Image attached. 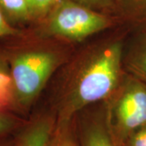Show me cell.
I'll return each mask as SVG.
<instances>
[{"mask_svg": "<svg viewBox=\"0 0 146 146\" xmlns=\"http://www.w3.org/2000/svg\"><path fill=\"white\" fill-rule=\"evenodd\" d=\"M123 65L121 42H110L90 53L68 84L58 122H71L73 115L87 106L108 99L123 78Z\"/></svg>", "mask_w": 146, "mask_h": 146, "instance_id": "1", "label": "cell"}, {"mask_svg": "<svg viewBox=\"0 0 146 146\" xmlns=\"http://www.w3.org/2000/svg\"><path fill=\"white\" fill-rule=\"evenodd\" d=\"M116 21L114 16L72 0H61L39 23L47 35L71 42H81L111 27Z\"/></svg>", "mask_w": 146, "mask_h": 146, "instance_id": "2", "label": "cell"}, {"mask_svg": "<svg viewBox=\"0 0 146 146\" xmlns=\"http://www.w3.org/2000/svg\"><path fill=\"white\" fill-rule=\"evenodd\" d=\"M108 99V130L117 145L125 143L135 131L146 125V84L127 72Z\"/></svg>", "mask_w": 146, "mask_h": 146, "instance_id": "3", "label": "cell"}, {"mask_svg": "<svg viewBox=\"0 0 146 146\" xmlns=\"http://www.w3.org/2000/svg\"><path fill=\"white\" fill-rule=\"evenodd\" d=\"M59 64V58L50 50H29L21 53L11 62L14 101L28 107L42 92Z\"/></svg>", "mask_w": 146, "mask_h": 146, "instance_id": "4", "label": "cell"}, {"mask_svg": "<svg viewBox=\"0 0 146 146\" xmlns=\"http://www.w3.org/2000/svg\"><path fill=\"white\" fill-rule=\"evenodd\" d=\"M136 36L123 57L127 73L146 84V29L136 31Z\"/></svg>", "mask_w": 146, "mask_h": 146, "instance_id": "5", "label": "cell"}, {"mask_svg": "<svg viewBox=\"0 0 146 146\" xmlns=\"http://www.w3.org/2000/svg\"><path fill=\"white\" fill-rule=\"evenodd\" d=\"M54 127L50 117L39 118L22 131L13 146H47Z\"/></svg>", "mask_w": 146, "mask_h": 146, "instance_id": "6", "label": "cell"}, {"mask_svg": "<svg viewBox=\"0 0 146 146\" xmlns=\"http://www.w3.org/2000/svg\"><path fill=\"white\" fill-rule=\"evenodd\" d=\"M114 17L136 31L146 29V0H121Z\"/></svg>", "mask_w": 146, "mask_h": 146, "instance_id": "7", "label": "cell"}, {"mask_svg": "<svg viewBox=\"0 0 146 146\" xmlns=\"http://www.w3.org/2000/svg\"><path fill=\"white\" fill-rule=\"evenodd\" d=\"M0 9L12 25L33 22L26 0H0Z\"/></svg>", "mask_w": 146, "mask_h": 146, "instance_id": "8", "label": "cell"}, {"mask_svg": "<svg viewBox=\"0 0 146 146\" xmlns=\"http://www.w3.org/2000/svg\"><path fill=\"white\" fill-rule=\"evenodd\" d=\"M14 102V92L10 67L0 58V112Z\"/></svg>", "mask_w": 146, "mask_h": 146, "instance_id": "9", "label": "cell"}, {"mask_svg": "<svg viewBox=\"0 0 146 146\" xmlns=\"http://www.w3.org/2000/svg\"><path fill=\"white\" fill-rule=\"evenodd\" d=\"M84 146H118L109 130L101 124H93L87 130Z\"/></svg>", "mask_w": 146, "mask_h": 146, "instance_id": "10", "label": "cell"}, {"mask_svg": "<svg viewBox=\"0 0 146 146\" xmlns=\"http://www.w3.org/2000/svg\"><path fill=\"white\" fill-rule=\"evenodd\" d=\"M47 146H76L70 122H57Z\"/></svg>", "mask_w": 146, "mask_h": 146, "instance_id": "11", "label": "cell"}, {"mask_svg": "<svg viewBox=\"0 0 146 146\" xmlns=\"http://www.w3.org/2000/svg\"><path fill=\"white\" fill-rule=\"evenodd\" d=\"M32 16V21H41L61 0H26Z\"/></svg>", "mask_w": 146, "mask_h": 146, "instance_id": "12", "label": "cell"}, {"mask_svg": "<svg viewBox=\"0 0 146 146\" xmlns=\"http://www.w3.org/2000/svg\"><path fill=\"white\" fill-rule=\"evenodd\" d=\"M93 10L114 16L121 0H72Z\"/></svg>", "mask_w": 146, "mask_h": 146, "instance_id": "13", "label": "cell"}, {"mask_svg": "<svg viewBox=\"0 0 146 146\" xmlns=\"http://www.w3.org/2000/svg\"><path fill=\"white\" fill-rule=\"evenodd\" d=\"M125 143L127 146H146V125L135 131Z\"/></svg>", "mask_w": 146, "mask_h": 146, "instance_id": "14", "label": "cell"}, {"mask_svg": "<svg viewBox=\"0 0 146 146\" xmlns=\"http://www.w3.org/2000/svg\"><path fill=\"white\" fill-rule=\"evenodd\" d=\"M17 122L11 115L4 113L3 111L0 112V137L9 133L16 127Z\"/></svg>", "mask_w": 146, "mask_h": 146, "instance_id": "15", "label": "cell"}, {"mask_svg": "<svg viewBox=\"0 0 146 146\" xmlns=\"http://www.w3.org/2000/svg\"><path fill=\"white\" fill-rule=\"evenodd\" d=\"M17 33V29L7 21L5 15L0 9V38L15 35Z\"/></svg>", "mask_w": 146, "mask_h": 146, "instance_id": "16", "label": "cell"}]
</instances>
